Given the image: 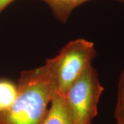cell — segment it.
Returning a JSON list of instances; mask_svg holds the SVG:
<instances>
[{
  "label": "cell",
  "mask_w": 124,
  "mask_h": 124,
  "mask_svg": "<svg viewBox=\"0 0 124 124\" xmlns=\"http://www.w3.org/2000/svg\"><path fill=\"white\" fill-rule=\"evenodd\" d=\"M17 86L13 105L0 112V124H42L57 94L51 58L39 68L22 71Z\"/></svg>",
  "instance_id": "6da1fadb"
},
{
  "label": "cell",
  "mask_w": 124,
  "mask_h": 124,
  "mask_svg": "<svg viewBox=\"0 0 124 124\" xmlns=\"http://www.w3.org/2000/svg\"><path fill=\"white\" fill-rule=\"evenodd\" d=\"M103 90L97 72L90 65L62 95L71 124H92Z\"/></svg>",
  "instance_id": "7a4b0ae2"
},
{
  "label": "cell",
  "mask_w": 124,
  "mask_h": 124,
  "mask_svg": "<svg viewBox=\"0 0 124 124\" xmlns=\"http://www.w3.org/2000/svg\"><path fill=\"white\" fill-rule=\"evenodd\" d=\"M97 51L94 43L77 39L67 44L57 55L51 58L57 94L63 95L92 64Z\"/></svg>",
  "instance_id": "3957f363"
},
{
  "label": "cell",
  "mask_w": 124,
  "mask_h": 124,
  "mask_svg": "<svg viewBox=\"0 0 124 124\" xmlns=\"http://www.w3.org/2000/svg\"><path fill=\"white\" fill-rule=\"evenodd\" d=\"M41 124H71L62 95L56 94L54 96Z\"/></svg>",
  "instance_id": "277c9868"
},
{
  "label": "cell",
  "mask_w": 124,
  "mask_h": 124,
  "mask_svg": "<svg viewBox=\"0 0 124 124\" xmlns=\"http://www.w3.org/2000/svg\"><path fill=\"white\" fill-rule=\"evenodd\" d=\"M50 6L55 17L62 22H66L72 12L80 5L90 0H41Z\"/></svg>",
  "instance_id": "5b68a950"
},
{
  "label": "cell",
  "mask_w": 124,
  "mask_h": 124,
  "mask_svg": "<svg viewBox=\"0 0 124 124\" xmlns=\"http://www.w3.org/2000/svg\"><path fill=\"white\" fill-rule=\"evenodd\" d=\"M17 96V86L8 79H0V112L7 110Z\"/></svg>",
  "instance_id": "8992f818"
},
{
  "label": "cell",
  "mask_w": 124,
  "mask_h": 124,
  "mask_svg": "<svg viewBox=\"0 0 124 124\" xmlns=\"http://www.w3.org/2000/svg\"><path fill=\"white\" fill-rule=\"evenodd\" d=\"M115 118L116 124H124V68L120 75L118 81Z\"/></svg>",
  "instance_id": "52a82bcc"
},
{
  "label": "cell",
  "mask_w": 124,
  "mask_h": 124,
  "mask_svg": "<svg viewBox=\"0 0 124 124\" xmlns=\"http://www.w3.org/2000/svg\"><path fill=\"white\" fill-rule=\"evenodd\" d=\"M15 0H0V13Z\"/></svg>",
  "instance_id": "ba28073f"
},
{
  "label": "cell",
  "mask_w": 124,
  "mask_h": 124,
  "mask_svg": "<svg viewBox=\"0 0 124 124\" xmlns=\"http://www.w3.org/2000/svg\"><path fill=\"white\" fill-rule=\"evenodd\" d=\"M116 1H120V2L124 3V0H116Z\"/></svg>",
  "instance_id": "9c48e42d"
},
{
  "label": "cell",
  "mask_w": 124,
  "mask_h": 124,
  "mask_svg": "<svg viewBox=\"0 0 124 124\" xmlns=\"http://www.w3.org/2000/svg\"></svg>",
  "instance_id": "30bf717a"
}]
</instances>
